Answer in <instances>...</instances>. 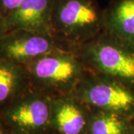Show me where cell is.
<instances>
[{
	"instance_id": "cell-1",
	"label": "cell",
	"mask_w": 134,
	"mask_h": 134,
	"mask_svg": "<svg viewBox=\"0 0 134 134\" xmlns=\"http://www.w3.org/2000/svg\"><path fill=\"white\" fill-rule=\"evenodd\" d=\"M104 30V9L96 0H56L49 33L60 48L72 51Z\"/></svg>"
},
{
	"instance_id": "cell-2",
	"label": "cell",
	"mask_w": 134,
	"mask_h": 134,
	"mask_svg": "<svg viewBox=\"0 0 134 134\" xmlns=\"http://www.w3.org/2000/svg\"><path fill=\"white\" fill-rule=\"evenodd\" d=\"M72 52L89 71L134 87V45L104 30Z\"/></svg>"
},
{
	"instance_id": "cell-3",
	"label": "cell",
	"mask_w": 134,
	"mask_h": 134,
	"mask_svg": "<svg viewBox=\"0 0 134 134\" xmlns=\"http://www.w3.org/2000/svg\"><path fill=\"white\" fill-rule=\"evenodd\" d=\"M32 86L51 96L72 94L87 69L72 51L57 48L25 64Z\"/></svg>"
},
{
	"instance_id": "cell-4",
	"label": "cell",
	"mask_w": 134,
	"mask_h": 134,
	"mask_svg": "<svg viewBox=\"0 0 134 134\" xmlns=\"http://www.w3.org/2000/svg\"><path fill=\"white\" fill-rule=\"evenodd\" d=\"M52 97L31 83L0 112V120L10 134H48Z\"/></svg>"
},
{
	"instance_id": "cell-5",
	"label": "cell",
	"mask_w": 134,
	"mask_h": 134,
	"mask_svg": "<svg viewBox=\"0 0 134 134\" xmlns=\"http://www.w3.org/2000/svg\"><path fill=\"white\" fill-rule=\"evenodd\" d=\"M91 110L134 118V87L87 69L73 93Z\"/></svg>"
},
{
	"instance_id": "cell-6",
	"label": "cell",
	"mask_w": 134,
	"mask_h": 134,
	"mask_svg": "<svg viewBox=\"0 0 134 134\" xmlns=\"http://www.w3.org/2000/svg\"><path fill=\"white\" fill-rule=\"evenodd\" d=\"M60 48L50 34L26 29L8 31L0 39V58L25 66Z\"/></svg>"
},
{
	"instance_id": "cell-7",
	"label": "cell",
	"mask_w": 134,
	"mask_h": 134,
	"mask_svg": "<svg viewBox=\"0 0 134 134\" xmlns=\"http://www.w3.org/2000/svg\"><path fill=\"white\" fill-rule=\"evenodd\" d=\"M91 109L73 94L53 96L51 130L53 134H85Z\"/></svg>"
},
{
	"instance_id": "cell-8",
	"label": "cell",
	"mask_w": 134,
	"mask_h": 134,
	"mask_svg": "<svg viewBox=\"0 0 134 134\" xmlns=\"http://www.w3.org/2000/svg\"><path fill=\"white\" fill-rule=\"evenodd\" d=\"M56 0H23L18 9L6 19L8 31L26 29L49 33L50 20Z\"/></svg>"
},
{
	"instance_id": "cell-9",
	"label": "cell",
	"mask_w": 134,
	"mask_h": 134,
	"mask_svg": "<svg viewBox=\"0 0 134 134\" xmlns=\"http://www.w3.org/2000/svg\"><path fill=\"white\" fill-rule=\"evenodd\" d=\"M104 30L134 45V0H113L104 9Z\"/></svg>"
},
{
	"instance_id": "cell-10",
	"label": "cell",
	"mask_w": 134,
	"mask_h": 134,
	"mask_svg": "<svg viewBox=\"0 0 134 134\" xmlns=\"http://www.w3.org/2000/svg\"><path fill=\"white\" fill-rule=\"evenodd\" d=\"M29 85L24 66L0 58V112Z\"/></svg>"
},
{
	"instance_id": "cell-11",
	"label": "cell",
	"mask_w": 134,
	"mask_h": 134,
	"mask_svg": "<svg viewBox=\"0 0 134 134\" xmlns=\"http://www.w3.org/2000/svg\"><path fill=\"white\" fill-rule=\"evenodd\" d=\"M132 119L114 113L91 110L85 134H127Z\"/></svg>"
},
{
	"instance_id": "cell-12",
	"label": "cell",
	"mask_w": 134,
	"mask_h": 134,
	"mask_svg": "<svg viewBox=\"0 0 134 134\" xmlns=\"http://www.w3.org/2000/svg\"><path fill=\"white\" fill-rule=\"evenodd\" d=\"M23 0H0V12L7 19L18 9Z\"/></svg>"
},
{
	"instance_id": "cell-13",
	"label": "cell",
	"mask_w": 134,
	"mask_h": 134,
	"mask_svg": "<svg viewBox=\"0 0 134 134\" xmlns=\"http://www.w3.org/2000/svg\"><path fill=\"white\" fill-rule=\"evenodd\" d=\"M8 32V25L5 17L0 12V39Z\"/></svg>"
},
{
	"instance_id": "cell-14",
	"label": "cell",
	"mask_w": 134,
	"mask_h": 134,
	"mask_svg": "<svg viewBox=\"0 0 134 134\" xmlns=\"http://www.w3.org/2000/svg\"><path fill=\"white\" fill-rule=\"evenodd\" d=\"M0 134H10L9 131L6 128V127L1 120H0Z\"/></svg>"
},
{
	"instance_id": "cell-15",
	"label": "cell",
	"mask_w": 134,
	"mask_h": 134,
	"mask_svg": "<svg viewBox=\"0 0 134 134\" xmlns=\"http://www.w3.org/2000/svg\"><path fill=\"white\" fill-rule=\"evenodd\" d=\"M127 134H134V125L133 124L131 125V127H130Z\"/></svg>"
},
{
	"instance_id": "cell-16",
	"label": "cell",
	"mask_w": 134,
	"mask_h": 134,
	"mask_svg": "<svg viewBox=\"0 0 134 134\" xmlns=\"http://www.w3.org/2000/svg\"><path fill=\"white\" fill-rule=\"evenodd\" d=\"M48 134H53L52 133H48Z\"/></svg>"
}]
</instances>
